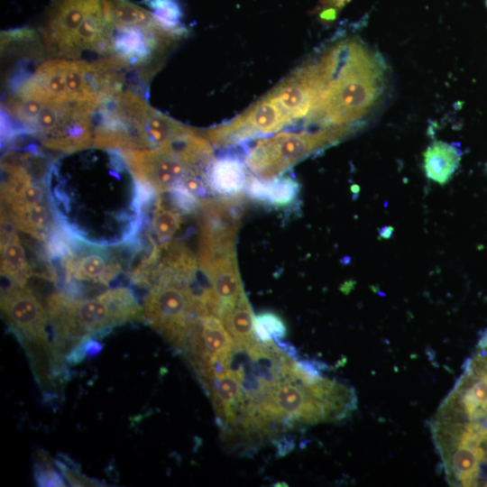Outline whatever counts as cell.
Wrapping results in <instances>:
<instances>
[{
    "label": "cell",
    "instance_id": "cell-19",
    "mask_svg": "<svg viewBox=\"0 0 487 487\" xmlns=\"http://www.w3.org/2000/svg\"><path fill=\"white\" fill-rule=\"evenodd\" d=\"M107 20L115 27H155L161 23L149 11L127 0H103Z\"/></svg>",
    "mask_w": 487,
    "mask_h": 487
},
{
    "label": "cell",
    "instance_id": "cell-9",
    "mask_svg": "<svg viewBox=\"0 0 487 487\" xmlns=\"http://www.w3.org/2000/svg\"><path fill=\"white\" fill-rule=\"evenodd\" d=\"M325 87L313 62L308 61L294 70L269 94L294 121L307 119Z\"/></svg>",
    "mask_w": 487,
    "mask_h": 487
},
{
    "label": "cell",
    "instance_id": "cell-17",
    "mask_svg": "<svg viewBox=\"0 0 487 487\" xmlns=\"http://www.w3.org/2000/svg\"><path fill=\"white\" fill-rule=\"evenodd\" d=\"M217 317L236 344L250 345L260 342L254 332V315L245 297L222 309Z\"/></svg>",
    "mask_w": 487,
    "mask_h": 487
},
{
    "label": "cell",
    "instance_id": "cell-26",
    "mask_svg": "<svg viewBox=\"0 0 487 487\" xmlns=\"http://www.w3.org/2000/svg\"><path fill=\"white\" fill-rule=\"evenodd\" d=\"M351 0H320V5L318 7L333 6L341 10Z\"/></svg>",
    "mask_w": 487,
    "mask_h": 487
},
{
    "label": "cell",
    "instance_id": "cell-12",
    "mask_svg": "<svg viewBox=\"0 0 487 487\" xmlns=\"http://www.w3.org/2000/svg\"><path fill=\"white\" fill-rule=\"evenodd\" d=\"M23 345L29 357L34 377L47 395L55 391L56 378L61 374L60 359L47 336H32L12 331Z\"/></svg>",
    "mask_w": 487,
    "mask_h": 487
},
{
    "label": "cell",
    "instance_id": "cell-24",
    "mask_svg": "<svg viewBox=\"0 0 487 487\" xmlns=\"http://www.w3.org/2000/svg\"><path fill=\"white\" fill-rule=\"evenodd\" d=\"M56 465L72 486H98V481L89 479L79 473V469L70 467L63 461L57 460Z\"/></svg>",
    "mask_w": 487,
    "mask_h": 487
},
{
    "label": "cell",
    "instance_id": "cell-13",
    "mask_svg": "<svg viewBox=\"0 0 487 487\" xmlns=\"http://www.w3.org/2000/svg\"><path fill=\"white\" fill-rule=\"evenodd\" d=\"M1 276L7 282L24 285L33 275L26 252L15 226L1 219Z\"/></svg>",
    "mask_w": 487,
    "mask_h": 487
},
{
    "label": "cell",
    "instance_id": "cell-23",
    "mask_svg": "<svg viewBox=\"0 0 487 487\" xmlns=\"http://www.w3.org/2000/svg\"><path fill=\"white\" fill-rule=\"evenodd\" d=\"M49 456L44 455L34 466V480L39 486H65L62 476L51 466Z\"/></svg>",
    "mask_w": 487,
    "mask_h": 487
},
{
    "label": "cell",
    "instance_id": "cell-1",
    "mask_svg": "<svg viewBox=\"0 0 487 487\" xmlns=\"http://www.w3.org/2000/svg\"><path fill=\"white\" fill-rule=\"evenodd\" d=\"M382 58L363 44L340 57L306 122L317 127L354 126L380 102L386 87Z\"/></svg>",
    "mask_w": 487,
    "mask_h": 487
},
{
    "label": "cell",
    "instance_id": "cell-7",
    "mask_svg": "<svg viewBox=\"0 0 487 487\" xmlns=\"http://www.w3.org/2000/svg\"><path fill=\"white\" fill-rule=\"evenodd\" d=\"M244 211L241 198L200 199L198 244L235 245Z\"/></svg>",
    "mask_w": 487,
    "mask_h": 487
},
{
    "label": "cell",
    "instance_id": "cell-8",
    "mask_svg": "<svg viewBox=\"0 0 487 487\" xmlns=\"http://www.w3.org/2000/svg\"><path fill=\"white\" fill-rule=\"evenodd\" d=\"M1 309L11 331L49 338L47 310L26 286L7 281L2 285Z\"/></svg>",
    "mask_w": 487,
    "mask_h": 487
},
{
    "label": "cell",
    "instance_id": "cell-14",
    "mask_svg": "<svg viewBox=\"0 0 487 487\" xmlns=\"http://www.w3.org/2000/svg\"><path fill=\"white\" fill-rule=\"evenodd\" d=\"M249 178L241 157L225 153L214 159L207 171V181L211 193L236 197L245 189Z\"/></svg>",
    "mask_w": 487,
    "mask_h": 487
},
{
    "label": "cell",
    "instance_id": "cell-25",
    "mask_svg": "<svg viewBox=\"0 0 487 487\" xmlns=\"http://www.w3.org/2000/svg\"><path fill=\"white\" fill-rule=\"evenodd\" d=\"M317 9L318 20L324 24L333 23L336 20L340 11L338 8L333 6L317 7Z\"/></svg>",
    "mask_w": 487,
    "mask_h": 487
},
{
    "label": "cell",
    "instance_id": "cell-4",
    "mask_svg": "<svg viewBox=\"0 0 487 487\" xmlns=\"http://www.w3.org/2000/svg\"><path fill=\"white\" fill-rule=\"evenodd\" d=\"M292 122L268 93L231 121L207 129L205 134L213 146L226 148L276 133Z\"/></svg>",
    "mask_w": 487,
    "mask_h": 487
},
{
    "label": "cell",
    "instance_id": "cell-18",
    "mask_svg": "<svg viewBox=\"0 0 487 487\" xmlns=\"http://www.w3.org/2000/svg\"><path fill=\"white\" fill-rule=\"evenodd\" d=\"M299 192V184L291 177L276 178L271 180L253 179L247 187L248 197L270 206H286Z\"/></svg>",
    "mask_w": 487,
    "mask_h": 487
},
{
    "label": "cell",
    "instance_id": "cell-21",
    "mask_svg": "<svg viewBox=\"0 0 487 487\" xmlns=\"http://www.w3.org/2000/svg\"><path fill=\"white\" fill-rule=\"evenodd\" d=\"M155 17L168 29L184 36L183 11L178 0H145Z\"/></svg>",
    "mask_w": 487,
    "mask_h": 487
},
{
    "label": "cell",
    "instance_id": "cell-2",
    "mask_svg": "<svg viewBox=\"0 0 487 487\" xmlns=\"http://www.w3.org/2000/svg\"><path fill=\"white\" fill-rule=\"evenodd\" d=\"M44 307L52 326L51 344L60 357L64 350L70 352L86 336L144 319L133 290L124 286L106 289L93 298H73L61 290L54 291Z\"/></svg>",
    "mask_w": 487,
    "mask_h": 487
},
{
    "label": "cell",
    "instance_id": "cell-20",
    "mask_svg": "<svg viewBox=\"0 0 487 487\" xmlns=\"http://www.w3.org/2000/svg\"><path fill=\"white\" fill-rule=\"evenodd\" d=\"M153 206L151 220L152 232H149L148 236L152 245L171 241L183 221V214L172 205L170 207L161 195L153 201Z\"/></svg>",
    "mask_w": 487,
    "mask_h": 487
},
{
    "label": "cell",
    "instance_id": "cell-15",
    "mask_svg": "<svg viewBox=\"0 0 487 487\" xmlns=\"http://www.w3.org/2000/svg\"><path fill=\"white\" fill-rule=\"evenodd\" d=\"M461 160V150L454 142H433L424 152L426 176L444 185L453 177Z\"/></svg>",
    "mask_w": 487,
    "mask_h": 487
},
{
    "label": "cell",
    "instance_id": "cell-22",
    "mask_svg": "<svg viewBox=\"0 0 487 487\" xmlns=\"http://www.w3.org/2000/svg\"><path fill=\"white\" fill-rule=\"evenodd\" d=\"M254 332L261 343L269 344L285 337L286 326L278 315L265 311L255 316Z\"/></svg>",
    "mask_w": 487,
    "mask_h": 487
},
{
    "label": "cell",
    "instance_id": "cell-16",
    "mask_svg": "<svg viewBox=\"0 0 487 487\" xmlns=\"http://www.w3.org/2000/svg\"><path fill=\"white\" fill-rule=\"evenodd\" d=\"M186 126L148 106L142 120V134L146 149L163 148L178 137L191 132Z\"/></svg>",
    "mask_w": 487,
    "mask_h": 487
},
{
    "label": "cell",
    "instance_id": "cell-10",
    "mask_svg": "<svg viewBox=\"0 0 487 487\" xmlns=\"http://www.w3.org/2000/svg\"><path fill=\"white\" fill-rule=\"evenodd\" d=\"M101 1L53 0L43 27V39L48 51L65 57L78 27Z\"/></svg>",
    "mask_w": 487,
    "mask_h": 487
},
{
    "label": "cell",
    "instance_id": "cell-5",
    "mask_svg": "<svg viewBox=\"0 0 487 487\" xmlns=\"http://www.w3.org/2000/svg\"><path fill=\"white\" fill-rule=\"evenodd\" d=\"M118 152L135 179L158 195L181 187L189 176H199L207 180L206 174L191 168L176 155L158 148Z\"/></svg>",
    "mask_w": 487,
    "mask_h": 487
},
{
    "label": "cell",
    "instance_id": "cell-11",
    "mask_svg": "<svg viewBox=\"0 0 487 487\" xmlns=\"http://www.w3.org/2000/svg\"><path fill=\"white\" fill-rule=\"evenodd\" d=\"M482 356L466 400L467 429L478 464L487 462V331L479 340Z\"/></svg>",
    "mask_w": 487,
    "mask_h": 487
},
{
    "label": "cell",
    "instance_id": "cell-6",
    "mask_svg": "<svg viewBox=\"0 0 487 487\" xmlns=\"http://www.w3.org/2000/svg\"><path fill=\"white\" fill-rule=\"evenodd\" d=\"M198 264L208 278L218 313L244 295L238 271L235 245L198 246Z\"/></svg>",
    "mask_w": 487,
    "mask_h": 487
},
{
    "label": "cell",
    "instance_id": "cell-3",
    "mask_svg": "<svg viewBox=\"0 0 487 487\" xmlns=\"http://www.w3.org/2000/svg\"><path fill=\"white\" fill-rule=\"evenodd\" d=\"M357 127L329 126L299 133L282 132L244 143L246 167L262 180H271L310 154L332 146L354 133Z\"/></svg>",
    "mask_w": 487,
    "mask_h": 487
}]
</instances>
